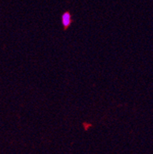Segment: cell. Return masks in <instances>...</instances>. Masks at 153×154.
Returning a JSON list of instances; mask_svg holds the SVG:
<instances>
[{"instance_id": "6da1fadb", "label": "cell", "mask_w": 153, "mask_h": 154, "mask_svg": "<svg viewBox=\"0 0 153 154\" xmlns=\"http://www.w3.org/2000/svg\"><path fill=\"white\" fill-rule=\"evenodd\" d=\"M61 23L64 30H67L70 26L71 24L73 23V20H72V15L70 12L67 11L62 14L61 17Z\"/></svg>"}]
</instances>
